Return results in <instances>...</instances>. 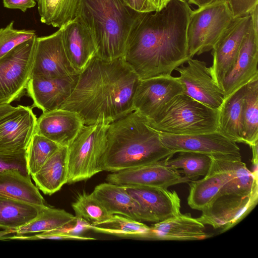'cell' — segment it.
I'll use <instances>...</instances> for the list:
<instances>
[{
	"label": "cell",
	"mask_w": 258,
	"mask_h": 258,
	"mask_svg": "<svg viewBox=\"0 0 258 258\" xmlns=\"http://www.w3.org/2000/svg\"><path fill=\"white\" fill-rule=\"evenodd\" d=\"M191 11L186 0H170L160 11L141 13L123 56L141 80L171 76L190 58L187 29Z\"/></svg>",
	"instance_id": "6da1fadb"
},
{
	"label": "cell",
	"mask_w": 258,
	"mask_h": 258,
	"mask_svg": "<svg viewBox=\"0 0 258 258\" xmlns=\"http://www.w3.org/2000/svg\"><path fill=\"white\" fill-rule=\"evenodd\" d=\"M140 80L123 57L105 60L96 55L79 73L72 93L59 109L76 112L85 125L110 124L134 110Z\"/></svg>",
	"instance_id": "7a4b0ae2"
},
{
	"label": "cell",
	"mask_w": 258,
	"mask_h": 258,
	"mask_svg": "<svg viewBox=\"0 0 258 258\" xmlns=\"http://www.w3.org/2000/svg\"><path fill=\"white\" fill-rule=\"evenodd\" d=\"M102 171L116 172L154 163L175 154L161 142L159 133L134 110L109 124Z\"/></svg>",
	"instance_id": "3957f363"
},
{
	"label": "cell",
	"mask_w": 258,
	"mask_h": 258,
	"mask_svg": "<svg viewBox=\"0 0 258 258\" xmlns=\"http://www.w3.org/2000/svg\"><path fill=\"white\" fill-rule=\"evenodd\" d=\"M141 13L122 0H81L77 17L93 37L96 56L112 60L123 57L129 35Z\"/></svg>",
	"instance_id": "277c9868"
},
{
	"label": "cell",
	"mask_w": 258,
	"mask_h": 258,
	"mask_svg": "<svg viewBox=\"0 0 258 258\" xmlns=\"http://www.w3.org/2000/svg\"><path fill=\"white\" fill-rule=\"evenodd\" d=\"M219 109L210 108L184 93L168 102L148 124L167 134L191 135L217 131Z\"/></svg>",
	"instance_id": "5b68a950"
},
{
	"label": "cell",
	"mask_w": 258,
	"mask_h": 258,
	"mask_svg": "<svg viewBox=\"0 0 258 258\" xmlns=\"http://www.w3.org/2000/svg\"><path fill=\"white\" fill-rule=\"evenodd\" d=\"M108 125L103 121L85 125L68 147L67 183L87 180L102 171Z\"/></svg>",
	"instance_id": "8992f818"
},
{
	"label": "cell",
	"mask_w": 258,
	"mask_h": 258,
	"mask_svg": "<svg viewBox=\"0 0 258 258\" xmlns=\"http://www.w3.org/2000/svg\"><path fill=\"white\" fill-rule=\"evenodd\" d=\"M233 18L227 2L192 10L187 29L189 58L212 50Z\"/></svg>",
	"instance_id": "52a82bcc"
},
{
	"label": "cell",
	"mask_w": 258,
	"mask_h": 258,
	"mask_svg": "<svg viewBox=\"0 0 258 258\" xmlns=\"http://www.w3.org/2000/svg\"><path fill=\"white\" fill-rule=\"evenodd\" d=\"M36 37L0 58V105L18 100L26 90L32 75Z\"/></svg>",
	"instance_id": "ba28073f"
},
{
	"label": "cell",
	"mask_w": 258,
	"mask_h": 258,
	"mask_svg": "<svg viewBox=\"0 0 258 258\" xmlns=\"http://www.w3.org/2000/svg\"><path fill=\"white\" fill-rule=\"evenodd\" d=\"M37 119L32 107L6 104L0 110V153L27 151Z\"/></svg>",
	"instance_id": "9c48e42d"
},
{
	"label": "cell",
	"mask_w": 258,
	"mask_h": 258,
	"mask_svg": "<svg viewBox=\"0 0 258 258\" xmlns=\"http://www.w3.org/2000/svg\"><path fill=\"white\" fill-rule=\"evenodd\" d=\"M176 68L177 79L183 89V93L191 98L215 109H219L224 100V92L213 79L206 63L192 58Z\"/></svg>",
	"instance_id": "30bf717a"
},
{
	"label": "cell",
	"mask_w": 258,
	"mask_h": 258,
	"mask_svg": "<svg viewBox=\"0 0 258 258\" xmlns=\"http://www.w3.org/2000/svg\"><path fill=\"white\" fill-rule=\"evenodd\" d=\"M258 202V191L248 195H219L202 211L197 219L203 224L224 232L242 221Z\"/></svg>",
	"instance_id": "8fae6325"
},
{
	"label": "cell",
	"mask_w": 258,
	"mask_h": 258,
	"mask_svg": "<svg viewBox=\"0 0 258 258\" xmlns=\"http://www.w3.org/2000/svg\"><path fill=\"white\" fill-rule=\"evenodd\" d=\"M77 74L66 54L60 28L50 35L36 37L31 77L55 79Z\"/></svg>",
	"instance_id": "7c38bea8"
},
{
	"label": "cell",
	"mask_w": 258,
	"mask_h": 258,
	"mask_svg": "<svg viewBox=\"0 0 258 258\" xmlns=\"http://www.w3.org/2000/svg\"><path fill=\"white\" fill-rule=\"evenodd\" d=\"M182 93L177 77L171 75L140 80L133 99L134 110L152 120L168 102Z\"/></svg>",
	"instance_id": "4fadbf2b"
},
{
	"label": "cell",
	"mask_w": 258,
	"mask_h": 258,
	"mask_svg": "<svg viewBox=\"0 0 258 258\" xmlns=\"http://www.w3.org/2000/svg\"><path fill=\"white\" fill-rule=\"evenodd\" d=\"M251 25L249 15L234 18L212 49L211 73L220 87L236 60L243 38Z\"/></svg>",
	"instance_id": "5bb4252c"
},
{
	"label": "cell",
	"mask_w": 258,
	"mask_h": 258,
	"mask_svg": "<svg viewBox=\"0 0 258 258\" xmlns=\"http://www.w3.org/2000/svg\"><path fill=\"white\" fill-rule=\"evenodd\" d=\"M158 133L162 143L175 154L192 152L213 156H241L236 143L218 131L191 135Z\"/></svg>",
	"instance_id": "9a60e30c"
},
{
	"label": "cell",
	"mask_w": 258,
	"mask_h": 258,
	"mask_svg": "<svg viewBox=\"0 0 258 258\" xmlns=\"http://www.w3.org/2000/svg\"><path fill=\"white\" fill-rule=\"evenodd\" d=\"M168 159V158H167ZM109 174L107 182L119 185H135L168 188L190 180L179 171L169 167L166 160Z\"/></svg>",
	"instance_id": "2e32d148"
},
{
	"label": "cell",
	"mask_w": 258,
	"mask_h": 258,
	"mask_svg": "<svg viewBox=\"0 0 258 258\" xmlns=\"http://www.w3.org/2000/svg\"><path fill=\"white\" fill-rule=\"evenodd\" d=\"M258 33L251 25L244 36L236 60L222 81L224 99L258 77Z\"/></svg>",
	"instance_id": "e0dca14e"
},
{
	"label": "cell",
	"mask_w": 258,
	"mask_h": 258,
	"mask_svg": "<svg viewBox=\"0 0 258 258\" xmlns=\"http://www.w3.org/2000/svg\"><path fill=\"white\" fill-rule=\"evenodd\" d=\"M211 156L210 168L204 177L197 180H190L187 203L195 210L202 211L220 194L223 187L230 179L228 158L229 156Z\"/></svg>",
	"instance_id": "ac0fdd59"
},
{
	"label": "cell",
	"mask_w": 258,
	"mask_h": 258,
	"mask_svg": "<svg viewBox=\"0 0 258 258\" xmlns=\"http://www.w3.org/2000/svg\"><path fill=\"white\" fill-rule=\"evenodd\" d=\"M79 74L55 79L31 77L26 88L33 102L31 107L43 112L59 109L72 93Z\"/></svg>",
	"instance_id": "d6986e66"
},
{
	"label": "cell",
	"mask_w": 258,
	"mask_h": 258,
	"mask_svg": "<svg viewBox=\"0 0 258 258\" xmlns=\"http://www.w3.org/2000/svg\"><path fill=\"white\" fill-rule=\"evenodd\" d=\"M84 125L76 112L57 109L41 114L37 119L35 133L68 147Z\"/></svg>",
	"instance_id": "ffe728a7"
},
{
	"label": "cell",
	"mask_w": 258,
	"mask_h": 258,
	"mask_svg": "<svg viewBox=\"0 0 258 258\" xmlns=\"http://www.w3.org/2000/svg\"><path fill=\"white\" fill-rule=\"evenodd\" d=\"M110 215H120L140 222L156 223L152 215L123 186L108 182L97 185L92 191Z\"/></svg>",
	"instance_id": "44dd1931"
},
{
	"label": "cell",
	"mask_w": 258,
	"mask_h": 258,
	"mask_svg": "<svg viewBox=\"0 0 258 258\" xmlns=\"http://www.w3.org/2000/svg\"><path fill=\"white\" fill-rule=\"evenodd\" d=\"M66 54L78 73L96 55L97 48L89 29L79 17L60 28Z\"/></svg>",
	"instance_id": "7402d4cb"
},
{
	"label": "cell",
	"mask_w": 258,
	"mask_h": 258,
	"mask_svg": "<svg viewBox=\"0 0 258 258\" xmlns=\"http://www.w3.org/2000/svg\"><path fill=\"white\" fill-rule=\"evenodd\" d=\"M212 236L205 225L190 213L179 214L154 223L150 227L147 239L190 241L203 240Z\"/></svg>",
	"instance_id": "603a6c76"
},
{
	"label": "cell",
	"mask_w": 258,
	"mask_h": 258,
	"mask_svg": "<svg viewBox=\"0 0 258 258\" xmlns=\"http://www.w3.org/2000/svg\"><path fill=\"white\" fill-rule=\"evenodd\" d=\"M123 186L152 215L156 222L172 218L180 213V199L175 190L157 187Z\"/></svg>",
	"instance_id": "cb8c5ba5"
},
{
	"label": "cell",
	"mask_w": 258,
	"mask_h": 258,
	"mask_svg": "<svg viewBox=\"0 0 258 258\" xmlns=\"http://www.w3.org/2000/svg\"><path fill=\"white\" fill-rule=\"evenodd\" d=\"M68 173V147L60 146L31 176L37 188L45 195L50 196L67 183Z\"/></svg>",
	"instance_id": "d4e9b609"
},
{
	"label": "cell",
	"mask_w": 258,
	"mask_h": 258,
	"mask_svg": "<svg viewBox=\"0 0 258 258\" xmlns=\"http://www.w3.org/2000/svg\"><path fill=\"white\" fill-rule=\"evenodd\" d=\"M245 86L224 99L219 109L218 130L235 142L244 144L243 105Z\"/></svg>",
	"instance_id": "484cf974"
},
{
	"label": "cell",
	"mask_w": 258,
	"mask_h": 258,
	"mask_svg": "<svg viewBox=\"0 0 258 258\" xmlns=\"http://www.w3.org/2000/svg\"><path fill=\"white\" fill-rule=\"evenodd\" d=\"M30 175L16 169L0 172V197L44 207L45 201Z\"/></svg>",
	"instance_id": "4316f807"
},
{
	"label": "cell",
	"mask_w": 258,
	"mask_h": 258,
	"mask_svg": "<svg viewBox=\"0 0 258 258\" xmlns=\"http://www.w3.org/2000/svg\"><path fill=\"white\" fill-rule=\"evenodd\" d=\"M42 207L0 197V228L13 231L22 227L35 218Z\"/></svg>",
	"instance_id": "83f0119b"
},
{
	"label": "cell",
	"mask_w": 258,
	"mask_h": 258,
	"mask_svg": "<svg viewBox=\"0 0 258 258\" xmlns=\"http://www.w3.org/2000/svg\"><path fill=\"white\" fill-rule=\"evenodd\" d=\"M230 179L222 188L219 195H248L258 191L257 171H251L241 160V156H231L228 159Z\"/></svg>",
	"instance_id": "f1b7e54d"
},
{
	"label": "cell",
	"mask_w": 258,
	"mask_h": 258,
	"mask_svg": "<svg viewBox=\"0 0 258 258\" xmlns=\"http://www.w3.org/2000/svg\"><path fill=\"white\" fill-rule=\"evenodd\" d=\"M90 228L97 233L142 239H147L150 231V227L145 223L116 214L101 222L91 223Z\"/></svg>",
	"instance_id": "f546056e"
},
{
	"label": "cell",
	"mask_w": 258,
	"mask_h": 258,
	"mask_svg": "<svg viewBox=\"0 0 258 258\" xmlns=\"http://www.w3.org/2000/svg\"><path fill=\"white\" fill-rule=\"evenodd\" d=\"M81 0H37L42 23L61 28L78 16Z\"/></svg>",
	"instance_id": "4dcf8cb0"
},
{
	"label": "cell",
	"mask_w": 258,
	"mask_h": 258,
	"mask_svg": "<svg viewBox=\"0 0 258 258\" xmlns=\"http://www.w3.org/2000/svg\"><path fill=\"white\" fill-rule=\"evenodd\" d=\"M76 216L64 210L43 207L38 216L31 222L13 231L16 235L36 234L51 231L73 221Z\"/></svg>",
	"instance_id": "1f68e13d"
},
{
	"label": "cell",
	"mask_w": 258,
	"mask_h": 258,
	"mask_svg": "<svg viewBox=\"0 0 258 258\" xmlns=\"http://www.w3.org/2000/svg\"><path fill=\"white\" fill-rule=\"evenodd\" d=\"M244 144L258 143V77L245 85L243 105Z\"/></svg>",
	"instance_id": "d6a6232c"
},
{
	"label": "cell",
	"mask_w": 258,
	"mask_h": 258,
	"mask_svg": "<svg viewBox=\"0 0 258 258\" xmlns=\"http://www.w3.org/2000/svg\"><path fill=\"white\" fill-rule=\"evenodd\" d=\"M177 153L176 157L166 160V164L169 167L178 170L190 180L207 174L212 161L211 156L192 152Z\"/></svg>",
	"instance_id": "836d02e7"
},
{
	"label": "cell",
	"mask_w": 258,
	"mask_h": 258,
	"mask_svg": "<svg viewBox=\"0 0 258 258\" xmlns=\"http://www.w3.org/2000/svg\"><path fill=\"white\" fill-rule=\"evenodd\" d=\"M56 143L35 133L26 151V162L30 175L37 172L60 147Z\"/></svg>",
	"instance_id": "e575fe53"
},
{
	"label": "cell",
	"mask_w": 258,
	"mask_h": 258,
	"mask_svg": "<svg viewBox=\"0 0 258 258\" xmlns=\"http://www.w3.org/2000/svg\"><path fill=\"white\" fill-rule=\"evenodd\" d=\"M72 207L76 217L90 223L101 222L111 216L93 192L87 194L84 191L78 194Z\"/></svg>",
	"instance_id": "d590c367"
},
{
	"label": "cell",
	"mask_w": 258,
	"mask_h": 258,
	"mask_svg": "<svg viewBox=\"0 0 258 258\" xmlns=\"http://www.w3.org/2000/svg\"><path fill=\"white\" fill-rule=\"evenodd\" d=\"M36 37L33 30H17L14 21L6 27L0 28V58L21 43Z\"/></svg>",
	"instance_id": "8d00e7d4"
},
{
	"label": "cell",
	"mask_w": 258,
	"mask_h": 258,
	"mask_svg": "<svg viewBox=\"0 0 258 258\" xmlns=\"http://www.w3.org/2000/svg\"><path fill=\"white\" fill-rule=\"evenodd\" d=\"M9 169L18 170L25 174L30 175L27 167L26 151L0 153V172Z\"/></svg>",
	"instance_id": "74e56055"
},
{
	"label": "cell",
	"mask_w": 258,
	"mask_h": 258,
	"mask_svg": "<svg viewBox=\"0 0 258 258\" xmlns=\"http://www.w3.org/2000/svg\"><path fill=\"white\" fill-rule=\"evenodd\" d=\"M234 18L249 15L258 5V0H226Z\"/></svg>",
	"instance_id": "f35d334b"
},
{
	"label": "cell",
	"mask_w": 258,
	"mask_h": 258,
	"mask_svg": "<svg viewBox=\"0 0 258 258\" xmlns=\"http://www.w3.org/2000/svg\"><path fill=\"white\" fill-rule=\"evenodd\" d=\"M132 10L140 13L156 12V10L149 0H122Z\"/></svg>",
	"instance_id": "ab89813d"
},
{
	"label": "cell",
	"mask_w": 258,
	"mask_h": 258,
	"mask_svg": "<svg viewBox=\"0 0 258 258\" xmlns=\"http://www.w3.org/2000/svg\"><path fill=\"white\" fill-rule=\"evenodd\" d=\"M4 6L11 9H19L25 12L36 5L35 0H3Z\"/></svg>",
	"instance_id": "60d3db41"
},
{
	"label": "cell",
	"mask_w": 258,
	"mask_h": 258,
	"mask_svg": "<svg viewBox=\"0 0 258 258\" xmlns=\"http://www.w3.org/2000/svg\"><path fill=\"white\" fill-rule=\"evenodd\" d=\"M188 4H194L202 8L216 4L226 2V0H187Z\"/></svg>",
	"instance_id": "b9f144b4"
},
{
	"label": "cell",
	"mask_w": 258,
	"mask_h": 258,
	"mask_svg": "<svg viewBox=\"0 0 258 258\" xmlns=\"http://www.w3.org/2000/svg\"><path fill=\"white\" fill-rule=\"evenodd\" d=\"M251 23L254 30L258 33V5L250 13Z\"/></svg>",
	"instance_id": "7bdbcfd3"
},
{
	"label": "cell",
	"mask_w": 258,
	"mask_h": 258,
	"mask_svg": "<svg viewBox=\"0 0 258 258\" xmlns=\"http://www.w3.org/2000/svg\"><path fill=\"white\" fill-rule=\"evenodd\" d=\"M257 145L258 143H256L250 147L252 149V155L251 161L253 167V171H257Z\"/></svg>",
	"instance_id": "ee69618b"
},
{
	"label": "cell",
	"mask_w": 258,
	"mask_h": 258,
	"mask_svg": "<svg viewBox=\"0 0 258 258\" xmlns=\"http://www.w3.org/2000/svg\"><path fill=\"white\" fill-rule=\"evenodd\" d=\"M155 8L156 11H160L165 7L170 0H149Z\"/></svg>",
	"instance_id": "f6af8a7d"
},
{
	"label": "cell",
	"mask_w": 258,
	"mask_h": 258,
	"mask_svg": "<svg viewBox=\"0 0 258 258\" xmlns=\"http://www.w3.org/2000/svg\"><path fill=\"white\" fill-rule=\"evenodd\" d=\"M13 233L11 230H4L0 231V240H5V237L9 234Z\"/></svg>",
	"instance_id": "bcb514c9"
},
{
	"label": "cell",
	"mask_w": 258,
	"mask_h": 258,
	"mask_svg": "<svg viewBox=\"0 0 258 258\" xmlns=\"http://www.w3.org/2000/svg\"><path fill=\"white\" fill-rule=\"evenodd\" d=\"M5 104H2V105H0V110L3 109L4 108V107L5 106Z\"/></svg>",
	"instance_id": "7dc6e473"
}]
</instances>
